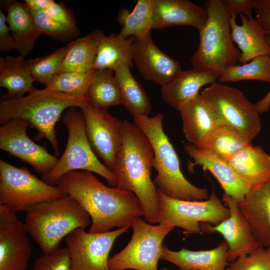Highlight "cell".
Here are the masks:
<instances>
[{
	"label": "cell",
	"instance_id": "6da1fadb",
	"mask_svg": "<svg viewBox=\"0 0 270 270\" xmlns=\"http://www.w3.org/2000/svg\"><path fill=\"white\" fill-rule=\"evenodd\" d=\"M56 186L76 200L92 220L88 232L101 233L132 226L144 216L141 203L132 192L102 183L93 172L74 170L62 176Z\"/></svg>",
	"mask_w": 270,
	"mask_h": 270
},
{
	"label": "cell",
	"instance_id": "7a4b0ae2",
	"mask_svg": "<svg viewBox=\"0 0 270 270\" xmlns=\"http://www.w3.org/2000/svg\"><path fill=\"white\" fill-rule=\"evenodd\" d=\"M122 142L112 172L115 187L133 192L142 206L144 220L158 222V188L151 178L154 153L144 132L134 122L122 123Z\"/></svg>",
	"mask_w": 270,
	"mask_h": 270
},
{
	"label": "cell",
	"instance_id": "3957f363",
	"mask_svg": "<svg viewBox=\"0 0 270 270\" xmlns=\"http://www.w3.org/2000/svg\"><path fill=\"white\" fill-rule=\"evenodd\" d=\"M88 102L87 96H77L36 88L26 96L2 97L0 101V124L14 119L26 122L37 131L34 139H46L52 146L56 156L60 150L56 140V124L62 113L69 108H80Z\"/></svg>",
	"mask_w": 270,
	"mask_h": 270
},
{
	"label": "cell",
	"instance_id": "277c9868",
	"mask_svg": "<svg viewBox=\"0 0 270 270\" xmlns=\"http://www.w3.org/2000/svg\"><path fill=\"white\" fill-rule=\"evenodd\" d=\"M164 116L159 113L152 117L134 116V122L147 136L154 150V167L157 172L154 183L162 193L174 199H208V190L193 185L182 172L178 156L163 129Z\"/></svg>",
	"mask_w": 270,
	"mask_h": 270
},
{
	"label": "cell",
	"instance_id": "5b68a950",
	"mask_svg": "<svg viewBox=\"0 0 270 270\" xmlns=\"http://www.w3.org/2000/svg\"><path fill=\"white\" fill-rule=\"evenodd\" d=\"M86 210L69 196L40 203L26 212L24 224L44 254L59 248L62 240L74 230L90 224Z\"/></svg>",
	"mask_w": 270,
	"mask_h": 270
},
{
	"label": "cell",
	"instance_id": "8992f818",
	"mask_svg": "<svg viewBox=\"0 0 270 270\" xmlns=\"http://www.w3.org/2000/svg\"><path fill=\"white\" fill-rule=\"evenodd\" d=\"M204 4L207 20L198 30L199 44L190 62L192 68L222 74L240 62L241 53L232 41L230 16L222 0H208Z\"/></svg>",
	"mask_w": 270,
	"mask_h": 270
},
{
	"label": "cell",
	"instance_id": "52a82bcc",
	"mask_svg": "<svg viewBox=\"0 0 270 270\" xmlns=\"http://www.w3.org/2000/svg\"><path fill=\"white\" fill-rule=\"evenodd\" d=\"M62 122L68 130V139L64 151L54 167L42 180L50 185L56 184L64 174L74 170H86L96 173L115 187L116 181L112 172L100 162L88 140L84 118L78 108L66 110Z\"/></svg>",
	"mask_w": 270,
	"mask_h": 270
},
{
	"label": "cell",
	"instance_id": "ba28073f",
	"mask_svg": "<svg viewBox=\"0 0 270 270\" xmlns=\"http://www.w3.org/2000/svg\"><path fill=\"white\" fill-rule=\"evenodd\" d=\"M66 196L58 186L39 179L26 167L18 168L0 160V205L16 212H26L38 204Z\"/></svg>",
	"mask_w": 270,
	"mask_h": 270
},
{
	"label": "cell",
	"instance_id": "9c48e42d",
	"mask_svg": "<svg viewBox=\"0 0 270 270\" xmlns=\"http://www.w3.org/2000/svg\"><path fill=\"white\" fill-rule=\"evenodd\" d=\"M132 228L133 233L130 241L108 259V270H158L163 241L175 226L152 225L139 217L132 222Z\"/></svg>",
	"mask_w": 270,
	"mask_h": 270
},
{
	"label": "cell",
	"instance_id": "30bf717a",
	"mask_svg": "<svg viewBox=\"0 0 270 270\" xmlns=\"http://www.w3.org/2000/svg\"><path fill=\"white\" fill-rule=\"evenodd\" d=\"M159 204L158 224H170L182 228L186 234H200L201 223L217 225L230 215L212 190L204 200H186L170 198L158 188Z\"/></svg>",
	"mask_w": 270,
	"mask_h": 270
},
{
	"label": "cell",
	"instance_id": "8fae6325",
	"mask_svg": "<svg viewBox=\"0 0 270 270\" xmlns=\"http://www.w3.org/2000/svg\"><path fill=\"white\" fill-rule=\"evenodd\" d=\"M200 93L220 124L235 128L252 140L258 136L260 114L242 91L216 82Z\"/></svg>",
	"mask_w": 270,
	"mask_h": 270
},
{
	"label": "cell",
	"instance_id": "7c38bea8",
	"mask_svg": "<svg viewBox=\"0 0 270 270\" xmlns=\"http://www.w3.org/2000/svg\"><path fill=\"white\" fill-rule=\"evenodd\" d=\"M132 226L101 233L76 229L64 238L70 258V270H109L108 256L116 238Z\"/></svg>",
	"mask_w": 270,
	"mask_h": 270
},
{
	"label": "cell",
	"instance_id": "4fadbf2b",
	"mask_svg": "<svg viewBox=\"0 0 270 270\" xmlns=\"http://www.w3.org/2000/svg\"><path fill=\"white\" fill-rule=\"evenodd\" d=\"M80 109L84 118L87 137L94 152L112 172L122 145V122L110 114L108 110L97 108L88 102Z\"/></svg>",
	"mask_w": 270,
	"mask_h": 270
},
{
	"label": "cell",
	"instance_id": "5bb4252c",
	"mask_svg": "<svg viewBox=\"0 0 270 270\" xmlns=\"http://www.w3.org/2000/svg\"><path fill=\"white\" fill-rule=\"evenodd\" d=\"M28 124L20 119L12 120L0 127V148L30 165L42 176L48 173L58 159L28 136Z\"/></svg>",
	"mask_w": 270,
	"mask_h": 270
},
{
	"label": "cell",
	"instance_id": "9a60e30c",
	"mask_svg": "<svg viewBox=\"0 0 270 270\" xmlns=\"http://www.w3.org/2000/svg\"><path fill=\"white\" fill-rule=\"evenodd\" d=\"M24 223L0 205V270H26L31 248Z\"/></svg>",
	"mask_w": 270,
	"mask_h": 270
},
{
	"label": "cell",
	"instance_id": "2e32d148",
	"mask_svg": "<svg viewBox=\"0 0 270 270\" xmlns=\"http://www.w3.org/2000/svg\"><path fill=\"white\" fill-rule=\"evenodd\" d=\"M222 201L230 210V215L216 226L201 223L202 232H218L224 237L228 246L227 260L232 262L238 258L247 255L260 246L254 238L250 225L240 210L237 202L224 192Z\"/></svg>",
	"mask_w": 270,
	"mask_h": 270
},
{
	"label": "cell",
	"instance_id": "e0dca14e",
	"mask_svg": "<svg viewBox=\"0 0 270 270\" xmlns=\"http://www.w3.org/2000/svg\"><path fill=\"white\" fill-rule=\"evenodd\" d=\"M132 60L145 80L164 86L182 70L180 62L160 50L154 43L151 34L134 38Z\"/></svg>",
	"mask_w": 270,
	"mask_h": 270
},
{
	"label": "cell",
	"instance_id": "ac0fdd59",
	"mask_svg": "<svg viewBox=\"0 0 270 270\" xmlns=\"http://www.w3.org/2000/svg\"><path fill=\"white\" fill-rule=\"evenodd\" d=\"M184 148L193 160L188 164L190 172L194 170V166H201L204 170L210 172L216 178L224 193L232 197L237 202L244 201L250 188L228 162L210 150L198 148L191 144H185Z\"/></svg>",
	"mask_w": 270,
	"mask_h": 270
},
{
	"label": "cell",
	"instance_id": "d6986e66",
	"mask_svg": "<svg viewBox=\"0 0 270 270\" xmlns=\"http://www.w3.org/2000/svg\"><path fill=\"white\" fill-rule=\"evenodd\" d=\"M182 122V130L190 144L203 148L220 124L215 114L200 93L182 104L178 108Z\"/></svg>",
	"mask_w": 270,
	"mask_h": 270
},
{
	"label": "cell",
	"instance_id": "ffe728a7",
	"mask_svg": "<svg viewBox=\"0 0 270 270\" xmlns=\"http://www.w3.org/2000/svg\"><path fill=\"white\" fill-rule=\"evenodd\" d=\"M207 20L205 8L188 0H153L152 29L189 26L200 30Z\"/></svg>",
	"mask_w": 270,
	"mask_h": 270
},
{
	"label": "cell",
	"instance_id": "44dd1931",
	"mask_svg": "<svg viewBox=\"0 0 270 270\" xmlns=\"http://www.w3.org/2000/svg\"><path fill=\"white\" fill-rule=\"evenodd\" d=\"M237 203L258 242L270 247V180L250 189L244 201Z\"/></svg>",
	"mask_w": 270,
	"mask_h": 270
},
{
	"label": "cell",
	"instance_id": "7402d4cb",
	"mask_svg": "<svg viewBox=\"0 0 270 270\" xmlns=\"http://www.w3.org/2000/svg\"><path fill=\"white\" fill-rule=\"evenodd\" d=\"M220 74L214 70L194 68L182 70L170 82L161 87V98L178 110L180 104L198 95L202 87L216 82Z\"/></svg>",
	"mask_w": 270,
	"mask_h": 270
},
{
	"label": "cell",
	"instance_id": "603a6c76",
	"mask_svg": "<svg viewBox=\"0 0 270 270\" xmlns=\"http://www.w3.org/2000/svg\"><path fill=\"white\" fill-rule=\"evenodd\" d=\"M228 248L225 240L210 250H190L184 248L178 251L163 245L161 260L172 262L180 270H225Z\"/></svg>",
	"mask_w": 270,
	"mask_h": 270
},
{
	"label": "cell",
	"instance_id": "cb8c5ba5",
	"mask_svg": "<svg viewBox=\"0 0 270 270\" xmlns=\"http://www.w3.org/2000/svg\"><path fill=\"white\" fill-rule=\"evenodd\" d=\"M0 6L7 12L6 22L15 41V50L24 57L33 50L36 41L42 35L30 9L25 2L15 0L1 1Z\"/></svg>",
	"mask_w": 270,
	"mask_h": 270
},
{
	"label": "cell",
	"instance_id": "d4e9b609",
	"mask_svg": "<svg viewBox=\"0 0 270 270\" xmlns=\"http://www.w3.org/2000/svg\"><path fill=\"white\" fill-rule=\"evenodd\" d=\"M240 25L234 16L230 18L232 38L241 53L240 62L245 64L260 56H270V46L261 24L253 17L240 14Z\"/></svg>",
	"mask_w": 270,
	"mask_h": 270
},
{
	"label": "cell",
	"instance_id": "484cf974",
	"mask_svg": "<svg viewBox=\"0 0 270 270\" xmlns=\"http://www.w3.org/2000/svg\"><path fill=\"white\" fill-rule=\"evenodd\" d=\"M228 162L250 189L270 180V156L260 146L252 144L244 148Z\"/></svg>",
	"mask_w": 270,
	"mask_h": 270
},
{
	"label": "cell",
	"instance_id": "4316f807",
	"mask_svg": "<svg viewBox=\"0 0 270 270\" xmlns=\"http://www.w3.org/2000/svg\"><path fill=\"white\" fill-rule=\"evenodd\" d=\"M98 40L94 70H114L120 65L133 66L132 49L134 37L124 38L120 35L106 36L99 30H95Z\"/></svg>",
	"mask_w": 270,
	"mask_h": 270
},
{
	"label": "cell",
	"instance_id": "83f0119b",
	"mask_svg": "<svg viewBox=\"0 0 270 270\" xmlns=\"http://www.w3.org/2000/svg\"><path fill=\"white\" fill-rule=\"evenodd\" d=\"M34 82L24 56L0 58V86L7 90L2 97L23 96L35 88Z\"/></svg>",
	"mask_w": 270,
	"mask_h": 270
},
{
	"label": "cell",
	"instance_id": "f1b7e54d",
	"mask_svg": "<svg viewBox=\"0 0 270 270\" xmlns=\"http://www.w3.org/2000/svg\"><path fill=\"white\" fill-rule=\"evenodd\" d=\"M130 68L128 66L120 65L114 71L121 90L122 104L134 116H148L152 110L150 102Z\"/></svg>",
	"mask_w": 270,
	"mask_h": 270
},
{
	"label": "cell",
	"instance_id": "f546056e",
	"mask_svg": "<svg viewBox=\"0 0 270 270\" xmlns=\"http://www.w3.org/2000/svg\"><path fill=\"white\" fill-rule=\"evenodd\" d=\"M92 106L102 110L122 104L120 84L114 72L105 69L96 70L86 94Z\"/></svg>",
	"mask_w": 270,
	"mask_h": 270
},
{
	"label": "cell",
	"instance_id": "4dcf8cb0",
	"mask_svg": "<svg viewBox=\"0 0 270 270\" xmlns=\"http://www.w3.org/2000/svg\"><path fill=\"white\" fill-rule=\"evenodd\" d=\"M68 44L69 49L58 73L86 72L94 70L98 46V40L95 32L72 41Z\"/></svg>",
	"mask_w": 270,
	"mask_h": 270
},
{
	"label": "cell",
	"instance_id": "1f68e13d",
	"mask_svg": "<svg viewBox=\"0 0 270 270\" xmlns=\"http://www.w3.org/2000/svg\"><path fill=\"white\" fill-rule=\"evenodd\" d=\"M153 0H138L132 10L122 8L117 16L122 26L119 35L124 37L143 38L152 30Z\"/></svg>",
	"mask_w": 270,
	"mask_h": 270
},
{
	"label": "cell",
	"instance_id": "d6a6232c",
	"mask_svg": "<svg viewBox=\"0 0 270 270\" xmlns=\"http://www.w3.org/2000/svg\"><path fill=\"white\" fill-rule=\"evenodd\" d=\"M252 142L235 128L220 124L202 149L210 150L228 162L236 153L252 145Z\"/></svg>",
	"mask_w": 270,
	"mask_h": 270
},
{
	"label": "cell",
	"instance_id": "836d02e7",
	"mask_svg": "<svg viewBox=\"0 0 270 270\" xmlns=\"http://www.w3.org/2000/svg\"><path fill=\"white\" fill-rule=\"evenodd\" d=\"M256 80L270 83V56H256L242 65H235L227 68L220 76V83Z\"/></svg>",
	"mask_w": 270,
	"mask_h": 270
},
{
	"label": "cell",
	"instance_id": "e575fe53",
	"mask_svg": "<svg viewBox=\"0 0 270 270\" xmlns=\"http://www.w3.org/2000/svg\"><path fill=\"white\" fill-rule=\"evenodd\" d=\"M95 71L58 73L45 88L73 96H86Z\"/></svg>",
	"mask_w": 270,
	"mask_h": 270
},
{
	"label": "cell",
	"instance_id": "d590c367",
	"mask_svg": "<svg viewBox=\"0 0 270 270\" xmlns=\"http://www.w3.org/2000/svg\"><path fill=\"white\" fill-rule=\"evenodd\" d=\"M69 44L48 55L26 60L30 74L35 80L46 86L58 73L69 49Z\"/></svg>",
	"mask_w": 270,
	"mask_h": 270
},
{
	"label": "cell",
	"instance_id": "8d00e7d4",
	"mask_svg": "<svg viewBox=\"0 0 270 270\" xmlns=\"http://www.w3.org/2000/svg\"><path fill=\"white\" fill-rule=\"evenodd\" d=\"M30 9L34 22L42 34L60 42L72 40L78 35L77 26H70L56 22L48 18L42 10Z\"/></svg>",
	"mask_w": 270,
	"mask_h": 270
},
{
	"label": "cell",
	"instance_id": "74e56055",
	"mask_svg": "<svg viewBox=\"0 0 270 270\" xmlns=\"http://www.w3.org/2000/svg\"><path fill=\"white\" fill-rule=\"evenodd\" d=\"M225 270H270V247L260 246L251 253L238 258Z\"/></svg>",
	"mask_w": 270,
	"mask_h": 270
},
{
	"label": "cell",
	"instance_id": "f35d334b",
	"mask_svg": "<svg viewBox=\"0 0 270 270\" xmlns=\"http://www.w3.org/2000/svg\"><path fill=\"white\" fill-rule=\"evenodd\" d=\"M31 270H70V258L67 247L58 248L38 258Z\"/></svg>",
	"mask_w": 270,
	"mask_h": 270
},
{
	"label": "cell",
	"instance_id": "ab89813d",
	"mask_svg": "<svg viewBox=\"0 0 270 270\" xmlns=\"http://www.w3.org/2000/svg\"><path fill=\"white\" fill-rule=\"evenodd\" d=\"M42 11L48 18L56 22L70 26H76L74 14L62 2L57 3L51 0Z\"/></svg>",
	"mask_w": 270,
	"mask_h": 270
},
{
	"label": "cell",
	"instance_id": "60d3db41",
	"mask_svg": "<svg viewBox=\"0 0 270 270\" xmlns=\"http://www.w3.org/2000/svg\"><path fill=\"white\" fill-rule=\"evenodd\" d=\"M230 16L236 18L243 14L248 18H252L255 0H222Z\"/></svg>",
	"mask_w": 270,
	"mask_h": 270
},
{
	"label": "cell",
	"instance_id": "b9f144b4",
	"mask_svg": "<svg viewBox=\"0 0 270 270\" xmlns=\"http://www.w3.org/2000/svg\"><path fill=\"white\" fill-rule=\"evenodd\" d=\"M256 19L262 24L265 35L270 38V0H255Z\"/></svg>",
	"mask_w": 270,
	"mask_h": 270
},
{
	"label": "cell",
	"instance_id": "7bdbcfd3",
	"mask_svg": "<svg viewBox=\"0 0 270 270\" xmlns=\"http://www.w3.org/2000/svg\"><path fill=\"white\" fill-rule=\"evenodd\" d=\"M6 16L0 10V51L8 52L15 50V41L10 34V28L6 24Z\"/></svg>",
	"mask_w": 270,
	"mask_h": 270
},
{
	"label": "cell",
	"instance_id": "ee69618b",
	"mask_svg": "<svg viewBox=\"0 0 270 270\" xmlns=\"http://www.w3.org/2000/svg\"><path fill=\"white\" fill-rule=\"evenodd\" d=\"M266 40L270 46V38L266 37ZM254 105L260 114L268 112L270 110V90L264 96L258 100Z\"/></svg>",
	"mask_w": 270,
	"mask_h": 270
},
{
	"label": "cell",
	"instance_id": "f6af8a7d",
	"mask_svg": "<svg viewBox=\"0 0 270 270\" xmlns=\"http://www.w3.org/2000/svg\"><path fill=\"white\" fill-rule=\"evenodd\" d=\"M51 0H26V4L30 9L42 10L50 4Z\"/></svg>",
	"mask_w": 270,
	"mask_h": 270
},
{
	"label": "cell",
	"instance_id": "bcb514c9",
	"mask_svg": "<svg viewBox=\"0 0 270 270\" xmlns=\"http://www.w3.org/2000/svg\"><path fill=\"white\" fill-rule=\"evenodd\" d=\"M160 270H169V269L166 268H162Z\"/></svg>",
	"mask_w": 270,
	"mask_h": 270
},
{
	"label": "cell",
	"instance_id": "7dc6e473",
	"mask_svg": "<svg viewBox=\"0 0 270 270\" xmlns=\"http://www.w3.org/2000/svg\"></svg>",
	"mask_w": 270,
	"mask_h": 270
}]
</instances>
